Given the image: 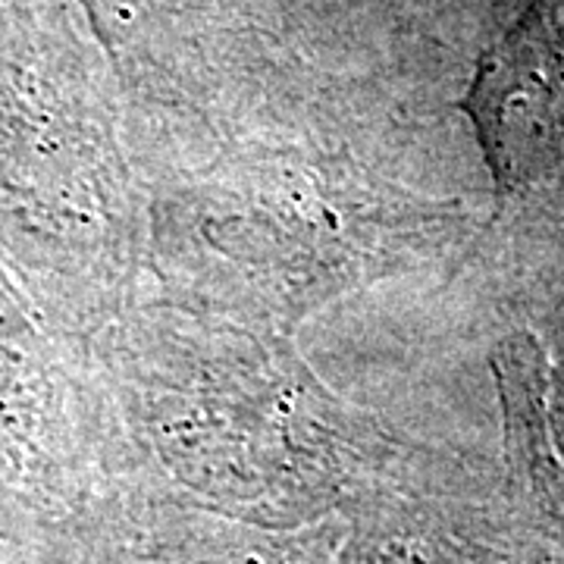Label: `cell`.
<instances>
[{
    "label": "cell",
    "instance_id": "3",
    "mask_svg": "<svg viewBox=\"0 0 564 564\" xmlns=\"http://www.w3.org/2000/svg\"><path fill=\"white\" fill-rule=\"evenodd\" d=\"M462 107L502 198L562 170L564 22L555 0H527L518 22L484 54Z\"/></svg>",
    "mask_w": 564,
    "mask_h": 564
},
{
    "label": "cell",
    "instance_id": "2",
    "mask_svg": "<svg viewBox=\"0 0 564 564\" xmlns=\"http://www.w3.org/2000/svg\"><path fill=\"white\" fill-rule=\"evenodd\" d=\"M91 339L113 426L170 462L289 467L364 448L370 423L307 370L289 336L161 302L126 307Z\"/></svg>",
    "mask_w": 564,
    "mask_h": 564
},
{
    "label": "cell",
    "instance_id": "4",
    "mask_svg": "<svg viewBox=\"0 0 564 564\" xmlns=\"http://www.w3.org/2000/svg\"><path fill=\"white\" fill-rule=\"evenodd\" d=\"M61 339L73 336L44 321L0 267V477H29L113 426L91 361Z\"/></svg>",
    "mask_w": 564,
    "mask_h": 564
},
{
    "label": "cell",
    "instance_id": "1",
    "mask_svg": "<svg viewBox=\"0 0 564 564\" xmlns=\"http://www.w3.org/2000/svg\"><path fill=\"white\" fill-rule=\"evenodd\" d=\"M433 217L348 158L232 161L154 188L144 267L170 304L292 336L430 242Z\"/></svg>",
    "mask_w": 564,
    "mask_h": 564
}]
</instances>
